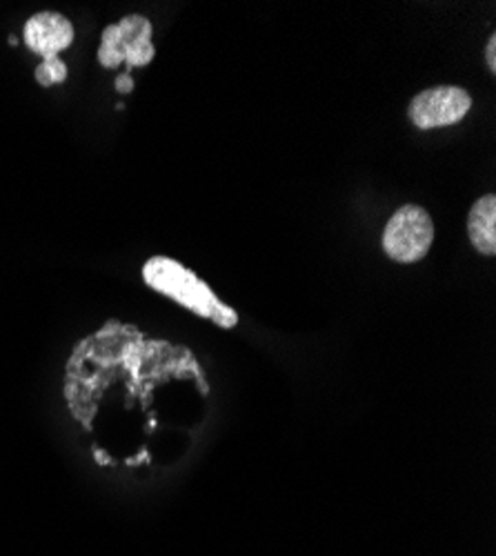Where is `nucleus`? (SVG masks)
<instances>
[{"label":"nucleus","mask_w":496,"mask_h":556,"mask_svg":"<svg viewBox=\"0 0 496 556\" xmlns=\"http://www.w3.org/2000/svg\"><path fill=\"white\" fill-rule=\"evenodd\" d=\"M209 394L199 358L183 345L107 320L65 365L63 396L103 468H152L165 434H190Z\"/></svg>","instance_id":"obj_1"},{"label":"nucleus","mask_w":496,"mask_h":556,"mask_svg":"<svg viewBox=\"0 0 496 556\" xmlns=\"http://www.w3.org/2000/svg\"><path fill=\"white\" fill-rule=\"evenodd\" d=\"M143 281L158 294L176 301L196 316L209 318L222 330H232L239 323V314L225 305L205 281L169 256H152L143 265Z\"/></svg>","instance_id":"obj_2"},{"label":"nucleus","mask_w":496,"mask_h":556,"mask_svg":"<svg viewBox=\"0 0 496 556\" xmlns=\"http://www.w3.org/2000/svg\"><path fill=\"white\" fill-rule=\"evenodd\" d=\"M154 54L152 23L141 14H131L105 27L99 48V63L105 70H114L118 65H127L129 70L145 67L154 61Z\"/></svg>","instance_id":"obj_3"},{"label":"nucleus","mask_w":496,"mask_h":556,"mask_svg":"<svg viewBox=\"0 0 496 556\" xmlns=\"http://www.w3.org/2000/svg\"><path fill=\"white\" fill-rule=\"evenodd\" d=\"M434 241V223L421 205H403L387 220L383 250L396 263L421 261Z\"/></svg>","instance_id":"obj_4"},{"label":"nucleus","mask_w":496,"mask_h":556,"mask_svg":"<svg viewBox=\"0 0 496 556\" xmlns=\"http://www.w3.org/2000/svg\"><path fill=\"white\" fill-rule=\"evenodd\" d=\"M472 108V97L463 87L441 85L417 94L410 103V121L419 129L457 125Z\"/></svg>","instance_id":"obj_5"},{"label":"nucleus","mask_w":496,"mask_h":556,"mask_svg":"<svg viewBox=\"0 0 496 556\" xmlns=\"http://www.w3.org/2000/svg\"><path fill=\"white\" fill-rule=\"evenodd\" d=\"M23 38L34 54L54 59L74 42V25L59 12H40L25 23Z\"/></svg>","instance_id":"obj_6"},{"label":"nucleus","mask_w":496,"mask_h":556,"mask_svg":"<svg viewBox=\"0 0 496 556\" xmlns=\"http://www.w3.org/2000/svg\"><path fill=\"white\" fill-rule=\"evenodd\" d=\"M468 235L474 250L483 256L496 254V197H481L468 216Z\"/></svg>","instance_id":"obj_7"},{"label":"nucleus","mask_w":496,"mask_h":556,"mask_svg":"<svg viewBox=\"0 0 496 556\" xmlns=\"http://www.w3.org/2000/svg\"><path fill=\"white\" fill-rule=\"evenodd\" d=\"M67 78V65L54 56V59H44L38 67H36V80L42 87H52L59 85Z\"/></svg>","instance_id":"obj_8"},{"label":"nucleus","mask_w":496,"mask_h":556,"mask_svg":"<svg viewBox=\"0 0 496 556\" xmlns=\"http://www.w3.org/2000/svg\"><path fill=\"white\" fill-rule=\"evenodd\" d=\"M485 61H487L489 72L494 74V72H496V36H494V34L489 36V40H487V45H485Z\"/></svg>","instance_id":"obj_9"},{"label":"nucleus","mask_w":496,"mask_h":556,"mask_svg":"<svg viewBox=\"0 0 496 556\" xmlns=\"http://www.w3.org/2000/svg\"><path fill=\"white\" fill-rule=\"evenodd\" d=\"M116 89L120 91V94H129V91L133 89V80H131V76H127V74L118 76V78H116Z\"/></svg>","instance_id":"obj_10"}]
</instances>
